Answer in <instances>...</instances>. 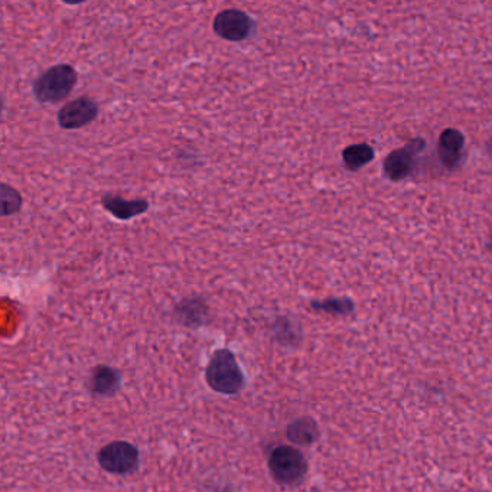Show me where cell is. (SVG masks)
Returning a JSON list of instances; mask_svg holds the SVG:
<instances>
[{
    "instance_id": "1",
    "label": "cell",
    "mask_w": 492,
    "mask_h": 492,
    "mask_svg": "<svg viewBox=\"0 0 492 492\" xmlns=\"http://www.w3.org/2000/svg\"><path fill=\"white\" fill-rule=\"evenodd\" d=\"M205 381L212 392L223 396H237L246 385L242 367L234 353L228 348L212 353L205 369Z\"/></svg>"
},
{
    "instance_id": "2",
    "label": "cell",
    "mask_w": 492,
    "mask_h": 492,
    "mask_svg": "<svg viewBox=\"0 0 492 492\" xmlns=\"http://www.w3.org/2000/svg\"><path fill=\"white\" fill-rule=\"evenodd\" d=\"M78 84V71L69 64H55L45 69L32 84L35 100L41 104H57L67 100Z\"/></svg>"
},
{
    "instance_id": "3",
    "label": "cell",
    "mask_w": 492,
    "mask_h": 492,
    "mask_svg": "<svg viewBox=\"0 0 492 492\" xmlns=\"http://www.w3.org/2000/svg\"><path fill=\"white\" fill-rule=\"evenodd\" d=\"M267 468L276 484L293 487L304 481L308 473V462L299 449L283 445L270 452Z\"/></svg>"
},
{
    "instance_id": "4",
    "label": "cell",
    "mask_w": 492,
    "mask_h": 492,
    "mask_svg": "<svg viewBox=\"0 0 492 492\" xmlns=\"http://www.w3.org/2000/svg\"><path fill=\"white\" fill-rule=\"evenodd\" d=\"M258 23L246 11L230 8L218 12L212 20V31L227 43H244L256 34Z\"/></svg>"
},
{
    "instance_id": "5",
    "label": "cell",
    "mask_w": 492,
    "mask_h": 492,
    "mask_svg": "<svg viewBox=\"0 0 492 492\" xmlns=\"http://www.w3.org/2000/svg\"><path fill=\"white\" fill-rule=\"evenodd\" d=\"M97 461L101 470L113 475H131L139 468V449L124 440L110 442L101 448L97 454Z\"/></svg>"
},
{
    "instance_id": "6",
    "label": "cell",
    "mask_w": 492,
    "mask_h": 492,
    "mask_svg": "<svg viewBox=\"0 0 492 492\" xmlns=\"http://www.w3.org/2000/svg\"><path fill=\"white\" fill-rule=\"evenodd\" d=\"M100 115V107L96 100L90 97L81 96L64 104L57 113V123L62 131H80Z\"/></svg>"
},
{
    "instance_id": "7",
    "label": "cell",
    "mask_w": 492,
    "mask_h": 492,
    "mask_svg": "<svg viewBox=\"0 0 492 492\" xmlns=\"http://www.w3.org/2000/svg\"><path fill=\"white\" fill-rule=\"evenodd\" d=\"M425 142L422 139H416L403 149H397L385 158V173L392 181H401L409 177L415 166V156L424 149Z\"/></svg>"
},
{
    "instance_id": "8",
    "label": "cell",
    "mask_w": 492,
    "mask_h": 492,
    "mask_svg": "<svg viewBox=\"0 0 492 492\" xmlns=\"http://www.w3.org/2000/svg\"><path fill=\"white\" fill-rule=\"evenodd\" d=\"M208 313H210V308H208L207 300L194 295L178 302L177 306L173 308V320L182 327L198 329L207 323Z\"/></svg>"
},
{
    "instance_id": "9",
    "label": "cell",
    "mask_w": 492,
    "mask_h": 492,
    "mask_svg": "<svg viewBox=\"0 0 492 492\" xmlns=\"http://www.w3.org/2000/svg\"><path fill=\"white\" fill-rule=\"evenodd\" d=\"M101 207L120 221H129L149 211L150 204L147 198L126 200L119 194H104L100 200Z\"/></svg>"
},
{
    "instance_id": "10",
    "label": "cell",
    "mask_w": 492,
    "mask_h": 492,
    "mask_svg": "<svg viewBox=\"0 0 492 492\" xmlns=\"http://www.w3.org/2000/svg\"><path fill=\"white\" fill-rule=\"evenodd\" d=\"M122 385H123L122 373L110 366L94 367L87 383L90 392L101 397L115 396L122 389Z\"/></svg>"
},
{
    "instance_id": "11",
    "label": "cell",
    "mask_w": 492,
    "mask_h": 492,
    "mask_svg": "<svg viewBox=\"0 0 492 492\" xmlns=\"http://www.w3.org/2000/svg\"><path fill=\"white\" fill-rule=\"evenodd\" d=\"M465 139L461 131L456 129H447L439 138L438 154L439 159L448 170H454L461 161L462 149H464Z\"/></svg>"
},
{
    "instance_id": "12",
    "label": "cell",
    "mask_w": 492,
    "mask_h": 492,
    "mask_svg": "<svg viewBox=\"0 0 492 492\" xmlns=\"http://www.w3.org/2000/svg\"><path fill=\"white\" fill-rule=\"evenodd\" d=\"M286 438L295 445L309 447L320 438V429L311 417H300L286 427Z\"/></svg>"
},
{
    "instance_id": "13",
    "label": "cell",
    "mask_w": 492,
    "mask_h": 492,
    "mask_svg": "<svg viewBox=\"0 0 492 492\" xmlns=\"http://www.w3.org/2000/svg\"><path fill=\"white\" fill-rule=\"evenodd\" d=\"M374 159L373 147H369L366 143L360 145H353L344 149L343 161L344 165L350 171H357L362 166L367 165Z\"/></svg>"
},
{
    "instance_id": "14",
    "label": "cell",
    "mask_w": 492,
    "mask_h": 492,
    "mask_svg": "<svg viewBox=\"0 0 492 492\" xmlns=\"http://www.w3.org/2000/svg\"><path fill=\"white\" fill-rule=\"evenodd\" d=\"M0 200H2V217L4 218L16 216L18 212L22 211V194L15 186H12L6 182L0 184Z\"/></svg>"
},
{
    "instance_id": "15",
    "label": "cell",
    "mask_w": 492,
    "mask_h": 492,
    "mask_svg": "<svg viewBox=\"0 0 492 492\" xmlns=\"http://www.w3.org/2000/svg\"><path fill=\"white\" fill-rule=\"evenodd\" d=\"M311 308L315 311L325 312L331 315L345 316L350 315L351 312L354 311V304L350 299H338V298H331V299L313 300L311 304Z\"/></svg>"
},
{
    "instance_id": "16",
    "label": "cell",
    "mask_w": 492,
    "mask_h": 492,
    "mask_svg": "<svg viewBox=\"0 0 492 492\" xmlns=\"http://www.w3.org/2000/svg\"><path fill=\"white\" fill-rule=\"evenodd\" d=\"M487 149H488L489 155L492 156V140H489L488 145H487Z\"/></svg>"
}]
</instances>
